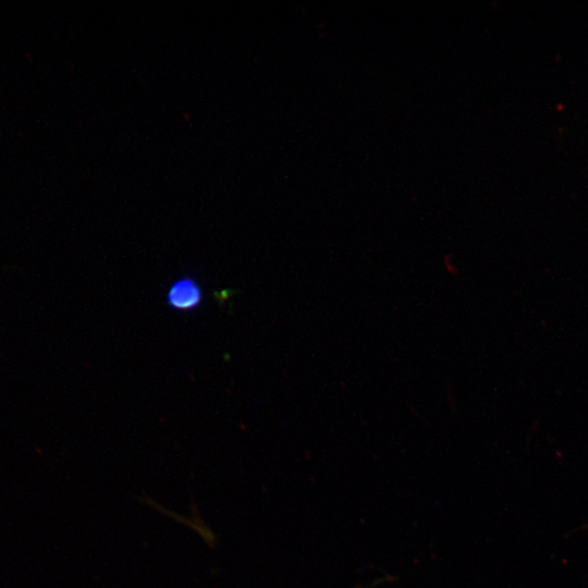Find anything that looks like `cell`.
I'll return each mask as SVG.
<instances>
[{"mask_svg":"<svg viewBox=\"0 0 588 588\" xmlns=\"http://www.w3.org/2000/svg\"><path fill=\"white\" fill-rule=\"evenodd\" d=\"M201 301L203 291L197 281L189 277L177 279L167 293L169 306L181 311L195 309Z\"/></svg>","mask_w":588,"mask_h":588,"instance_id":"6da1fadb","label":"cell"}]
</instances>
